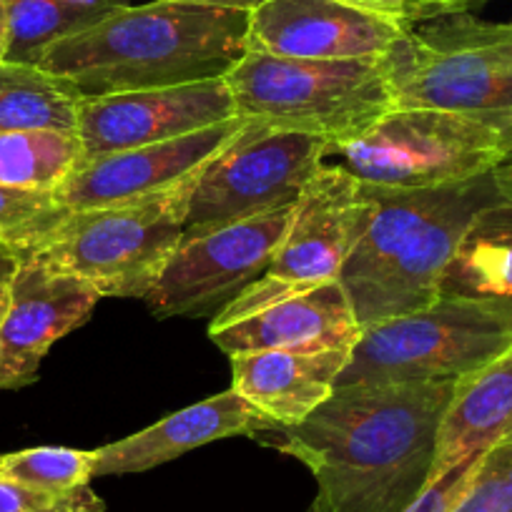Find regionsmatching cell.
<instances>
[{
	"label": "cell",
	"instance_id": "1",
	"mask_svg": "<svg viewBox=\"0 0 512 512\" xmlns=\"http://www.w3.org/2000/svg\"><path fill=\"white\" fill-rule=\"evenodd\" d=\"M457 379L337 387L267 445L317 480L312 512H405L432 482L437 435Z\"/></svg>",
	"mask_w": 512,
	"mask_h": 512
},
{
	"label": "cell",
	"instance_id": "2",
	"mask_svg": "<svg viewBox=\"0 0 512 512\" xmlns=\"http://www.w3.org/2000/svg\"><path fill=\"white\" fill-rule=\"evenodd\" d=\"M249 11L154 0L51 43L38 66L83 98L226 78L246 56Z\"/></svg>",
	"mask_w": 512,
	"mask_h": 512
},
{
	"label": "cell",
	"instance_id": "3",
	"mask_svg": "<svg viewBox=\"0 0 512 512\" xmlns=\"http://www.w3.org/2000/svg\"><path fill=\"white\" fill-rule=\"evenodd\" d=\"M367 191L372 221L339 277L362 332L435 304L442 274L475 216L507 201L495 171L427 189Z\"/></svg>",
	"mask_w": 512,
	"mask_h": 512
},
{
	"label": "cell",
	"instance_id": "4",
	"mask_svg": "<svg viewBox=\"0 0 512 512\" xmlns=\"http://www.w3.org/2000/svg\"><path fill=\"white\" fill-rule=\"evenodd\" d=\"M226 83L239 116L317 136L329 151L362 139L395 111L384 56L307 61L249 51L226 73Z\"/></svg>",
	"mask_w": 512,
	"mask_h": 512
},
{
	"label": "cell",
	"instance_id": "5",
	"mask_svg": "<svg viewBox=\"0 0 512 512\" xmlns=\"http://www.w3.org/2000/svg\"><path fill=\"white\" fill-rule=\"evenodd\" d=\"M199 174L144 199L71 211L21 259L83 279L101 297L144 299L184 239L186 206Z\"/></svg>",
	"mask_w": 512,
	"mask_h": 512
},
{
	"label": "cell",
	"instance_id": "6",
	"mask_svg": "<svg viewBox=\"0 0 512 512\" xmlns=\"http://www.w3.org/2000/svg\"><path fill=\"white\" fill-rule=\"evenodd\" d=\"M354 179L382 189H427L490 174L512 156V118L395 108L362 139L329 151Z\"/></svg>",
	"mask_w": 512,
	"mask_h": 512
},
{
	"label": "cell",
	"instance_id": "7",
	"mask_svg": "<svg viewBox=\"0 0 512 512\" xmlns=\"http://www.w3.org/2000/svg\"><path fill=\"white\" fill-rule=\"evenodd\" d=\"M512 347V322L485 304L437 299L364 329L337 387L460 379Z\"/></svg>",
	"mask_w": 512,
	"mask_h": 512
},
{
	"label": "cell",
	"instance_id": "8",
	"mask_svg": "<svg viewBox=\"0 0 512 512\" xmlns=\"http://www.w3.org/2000/svg\"><path fill=\"white\" fill-rule=\"evenodd\" d=\"M372 214L374 201L367 186L342 166H329L324 161L299 196L287 236L267 272L211 319L209 332L229 327L284 299L339 282Z\"/></svg>",
	"mask_w": 512,
	"mask_h": 512
},
{
	"label": "cell",
	"instance_id": "9",
	"mask_svg": "<svg viewBox=\"0 0 512 512\" xmlns=\"http://www.w3.org/2000/svg\"><path fill=\"white\" fill-rule=\"evenodd\" d=\"M485 0H267L251 11L246 53L307 61L387 56L435 18L470 13Z\"/></svg>",
	"mask_w": 512,
	"mask_h": 512
},
{
	"label": "cell",
	"instance_id": "10",
	"mask_svg": "<svg viewBox=\"0 0 512 512\" xmlns=\"http://www.w3.org/2000/svg\"><path fill=\"white\" fill-rule=\"evenodd\" d=\"M324 139L279 131L254 121L201 169L189 206L184 239L297 204L327 161Z\"/></svg>",
	"mask_w": 512,
	"mask_h": 512
},
{
	"label": "cell",
	"instance_id": "11",
	"mask_svg": "<svg viewBox=\"0 0 512 512\" xmlns=\"http://www.w3.org/2000/svg\"><path fill=\"white\" fill-rule=\"evenodd\" d=\"M294 209L297 204L196 239H181L179 249L144 297L151 312L159 319L216 317L224 312L267 272L287 236Z\"/></svg>",
	"mask_w": 512,
	"mask_h": 512
},
{
	"label": "cell",
	"instance_id": "12",
	"mask_svg": "<svg viewBox=\"0 0 512 512\" xmlns=\"http://www.w3.org/2000/svg\"><path fill=\"white\" fill-rule=\"evenodd\" d=\"M395 108L512 118V58L472 43L407 33L387 56Z\"/></svg>",
	"mask_w": 512,
	"mask_h": 512
},
{
	"label": "cell",
	"instance_id": "13",
	"mask_svg": "<svg viewBox=\"0 0 512 512\" xmlns=\"http://www.w3.org/2000/svg\"><path fill=\"white\" fill-rule=\"evenodd\" d=\"M234 116L239 111L226 78H211L184 86L83 98L76 136L83 159H93L179 139Z\"/></svg>",
	"mask_w": 512,
	"mask_h": 512
},
{
	"label": "cell",
	"instance_id": "14",
	"mask_svg": "<svg viewBox=\"0 0 512 512\" xmlns=\"http://www.w3.org/2000/svg\"><path fill=\"white\" fill-rule=\"evenodd\" d=\"M249 123L251 118L234 116L179 139L81 159L58 186L56 196L71 211L101 209L154 196L204 169Z\"/></svg>",
	"mask_w": 512,
	"mask_h": 512
},
{
	"label": "cell",
	"instance_id": "15",
	"mask_svg": "<svg viewBox=\"0 0 512 512\" xmlns=\"http://www.w3.org/2000/svg\"><path fill=\"white\" fill-rule=\"evenodd\" d=\"M101 299V292L83 279L21 259L0 319V390L31 384L48 349L81 327Z\"/></svg>",
	"mask_w": 512,
	"mask_h": 512
},
{
	"label": "cell",
	"instance_id": "16",
	"mask_svg": "<svg viewBox=\"0 0 512 512\" xmlns=\"http://www.w3.org/2000/svg\"><path fill=\"white\" fill-rule=\"evenodd\" d=\"M277 422L256 410L236 390L209 397L164 417L156 425L131 437L93 450V477L131 475L166 465L209 442L226 440L234 435H259L277 430Z\"/></svg>",
	"mask_w": 512,
	"mask_h": 512
},
{
	"label": "cell",
	"instance_id": "17",
	"mask_svg": "<svg viewBox=\"0 0 512 512\" xmlns=\"http://www.w3.org/2000/svg\"><path fill=\"white\" fill-rule=\"evenodd\" d=\"M352 349H264L231 357V390L272 417L299 425L337 390Z\"/></svg>",
	"mask_w": 512,
	"mask_h": 512
},
{
	"label": "cell",
	"instance_id": "18",
	"mask_svg": "<svg viewBox=\"0 0 512 512\" xmlns=\"http://www.w3.org/2000/svg\"><path fill=\"white\" fill-rule=\"evenodd\" d=\"M209 334L221 352L234 357L264 349H352L362 327L342 284L332 282Z\"/></svg>",
	"mask_w": 512,
	"mask_h": 512
},
{
	"label": "cell",
	"instance_id": "19",
	"mask_svg": "<svg viewBox=\"0 0 512 512\" xmlns=\"http://www.w3.org/2000/svg\"><path fill=\"white\" fill-rule=\"evenodd\" d=\"M512 437V347L457 379L437 435L432 480Z\"/></svg>",
	"mask_w": 512,
	"mask_h": 512
},
{
	"label": "cell",
	"instance_id": "20",
	"mask_svg": "<svg viewBox=\"0 0 512 512\" xmlns=\"http://www.w3.org/2000/svg\"><path fill=\"white\" fill-rule=\"evenodd\" d=\"M440 297L485 304L512 322V201L475 216L442 274Z\"/></svg>",
	"mask_w": 512,
	"mask_h": 512
},
{
	"label": "cell",
	"instance_id": "21",
	"mask_svg": "<svg viewBox=\"0 0 512 512\" xmlns=\"http://www.w3.org/2000/svg\"><path fill=\"white\" fill-rule=\"evenodd\" d=\"M83 96L68 78L33 63H0V134H76Z\"/></svg>",
	"mask_w": 512,
	"mask_h": 512
},
{
	"label": "cell",
	"instance_id": "22",
	"mask_svg": "<svg viewBox=\"0 0 512 512\" xmlns=\"http://www.w3.org/2000/svg\"><path fill=\"white\" fill-rule=\"evenodd\" d=\"M83 159L76 134L16 131L0 134V184L56 191Z\"/></svg>",
	"mask_w": 512,
	"mask_h": 512
},
{
	"label": "cell",
	"instance_id": "23",
	"mask_svg": "<svg viewBox=\"0 0 512 512\" xmlns=\"http://www.w3.org/2000/svg\"><path fill=\"white\" fill-rule=\"evenodd\" d=\"M8 11V53L11 63L38 66L51 43L86 28L58 0H6Z\"/></svg>",
	"mask_w": 512,
	"mask_h": 512
},
{
	"label": "cell",
	"instance_id": "24",
	"mask_svg": "<svg viewBox=\"0 0 512 512\" xmlns=\"http://www.w3.org/2000/svg\"><path fill=\"white\" fill-rule=\"evenodd\" d=\"M68 214L71 209L61 204L56 191L0 184V244L16 249L18 256L41 244Z\"/></svg>",
	"mask_w": 512,
	"mask_h": 512
},
{
	"label": "cell",
	"instance_id": "25",
	"mask_svg": "<svg viewBox=\"0 0 512 512\" xmlns=\"http://www.w3.org/2000/svg\"><path fill=\"white\" fill-rule=\"evenodd\" d=\"M0 475L48 492H71L93 480V450L71 447H33L0 455Z\"/></svg>",
	"mask_w": 512,
	"mask_h": 512
},
{
	"label": "cell",
	"instance_id": "26",
	"mask_svg": "<svg viewBox=\"0 0 512 512\" xmlns=\"http://www.w3.org/2000/svg\"><path fill=\"white\" fill-rule=\"evenodd\" d=\"M447 512H512V437L480 455Z\"/></svg>",
	"mask_w": 512,
	"mask_h": 512
},
{
	"label": "cell",
	"instance_id": "27",
	"mask_svg": "<svg viewBox=\"0 0 512 512\" xmlns=\"http://www.w3.org/2000/svg\"><path fill=\"white\" fill-rule=\"evenodd\" d=\"M0 512H106V505L91 487L48 492L0 475Z\"/></svg>",
	"mask_w": 512,
	"mask_h": 512
},
{
	"label": "cell",
	"instance_id": "28",
	"mask_svg": "<svg viewBox=\"0 0 512 512\" xmlns=\"http://www.w3.org/2000/svg\"><path fill=\"white\" fill-rule=\"evenodd\" d=\"M417 33L425 38H437V41H455L472 43V46H485L502 56L512 58V21L510 23H490L480 21L472 13H455V16L435 18L422 26Z\"/></svg>",
	"mask_w": 512,
	"mask_h": 512
},
{
	"label": "cell",
	"instance_id": "29",
	"mask_svg": "<svg viewBox=\"0 0 512 512\" xmlns=\"http://www.w3.org/2000/svg\"><path fill=\"white\" fill-rule=\"evenodd\" d=\"M477 460H480V457L462 462V465L447 470L445 475L435 477V480L427 485V490L422 492V495L417 497V500L412 502L405 512H447L450 510V505L457 500V495H460L462 487H465L467 477H470L472 467H475Z\"/></svg>",
	"mask_w": 512,
	"mask_h": 512
},
{
	"label": "cell",
	"instance_id": "30",
	"mask_svg": "<svg viewBox=\"0 0 512 512\" xmlns=\"http://www.w3.org/2000/svg\"><path fill=\"white\" fill-rule=\"evenodd\" d=\"M58 3L76 18H81L86 28L128 6V0H58Z\"/></svg>",
	"mask_w": 512,
	"mask_h": 512
},
{
	"label": "cell",
	"instance_id": "31",
	"mask_svg": "<svg viewBox=\"0 0 512 512\" xmlns=\"http://www.w3.org/2000/svg\"><path fill=\"white\" fill-rule=\"evenodd\" d=\"M176 3H194V6H211V8H234V11H256L267 0H176Z\"/></svg>",
	"mask_w": 512,
	"mask_h": 512
},
{
	"label": "cell",
	"instance_id": "32",
	"mask_svg": "<svg viewBox=\"0 0 512 512\" xmlns=\"http://www.w3.org/2000/svg\"><path fill=\"white\" fill-rule=\"evenodd\" d=\"M18 264H21V256L11 246L0 244V284H11L13 274H16Z\"/></svg>",
	"mask_w": 512,
	"mask_h": 512
},
{
	"label": "cell",
	"instance_id": "33",
	"mask_svg": "<svg viewBox=\"0 0 512 512\" xmlns=\"http://www.w3.org/2000/svg\"><path fill=\"white\" fill-rule=\"evenodd\" d=\"M495 176H497V184H500L502 194H505V199L512 201V156L497 166Z\"/></svg>",
	"mask_w": 512,
	"mask_h": 512
},
{
	"label": "cell",
	"instance_id": "34",
	"mask_svg": "<svg viewBox=\"0 0 512 512\" xmlns=\"http://www.w3.org/2000/svg\"><path fill=\"white\" fill-rule=\"evenodd\" d=\"M8 53V11L6 0H0V63L6 61Z\"/></svg>",
	"mask_w": 512,
	"mask_h": 512
},
{
	"label": "cell",
	"instance_id": "35",
	"mask_svg": "<svg viewBox=\"0 0 512 512\" xmlns=\"http://www.w3.org/2000/svg\"><path fill=\"white\" fill-rule=\"evenodd\" d=\"M6 307H8V284H0V319H3V314H6Z\"/></svg>",
	"mask_w": 512,
	"mask_h": 512
}]
</instances>
